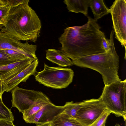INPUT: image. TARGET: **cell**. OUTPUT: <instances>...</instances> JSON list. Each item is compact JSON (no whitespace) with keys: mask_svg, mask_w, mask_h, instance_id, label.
I'll return each mask as SVG.
<instances>
[{"mask_svg":"<svg viewBox=\"0 0 126 126\" xmlns=\"http://www.w3.org/2000/svg\"><path fill=\"white\" fill-rule=\"evenodd\" d=\"M86 23L81 26L67 28L58 38L60 50L73 60L79 57L105 52L102 43L104 33L97 20L87 16Z\"/></svg>","mask_w":126,"mask_h":126,"instance_id":"1","label":"cell"},{"mask_svg":"<svg viewBox=\"0 0 126 126\" xmlns=\"http://www.w3.org/2000/svg\"><path fill=\"white\" fill-rule=\"evenodd\" d=\"M29 0L11 7L1 30L18 40L35 42L40 36L41 24L35 11L29 5Z\"/></svg>","mask_w":126,"mask_h":126,"instance_id":"2","label":"cell"},{"mask_svg":"<svg viewBox=\"0 0 126 126\" xmlns=\"http://www.w3.org/2000/svg\"><path fill=\"white\" fill-rule=\"evenodd\" d=\"M71 61L73 65L90 68L99 73L105 85L121 80L118 74L119 58L109 53L105 52L79 57Z\"/></svg>","mask_w":126,"mask_h":126,"instance_id":"3","label":"cell"},{"mask_svg":"<svg viewBox=\"0 0 126 126\" xmlns=\"http://www.w3.org/2000/svg\"><path fill=\"white\" fill-rule=\"evenodd\" d=\"M106 109L117 117L126 115V80H117L105 85L100 97Z\"/></svg>","mask_w":126,"mask_h":126,"instance_id":"4","label":"cell"},{"mask_svg":"<svg viewBox=\"0 0 126 126\" xmlns=\"http://www.w3.org/2000/svg\"><path fill=\"white\" fill-rule=\"evenodd\" d=\"M74 72L71 68L49 66L44 64V69L37 73L36 81L45 86L55 89L67 87L72 82Z\"/></svg>","mask_w":126,"mask_h":126,"instance_id":"5","label":"cell"},{"mask_svg":"<svg viewBox=\"0 0 126 126\" xmlns=\"http://www.w3.org/2000/svg\"><path fill=\"white\" fill-rule=\"evenodd\" d=\"M110 10L115 38L123 47L126 44V0H115Z\"/></svg>","mask_w":126,"mask_h":126,"instance_id":"6","label":"cell"},{"mask_svg":"<svg viewBox=\"0 0 126 126\" xmlns=\"http://www.w3.org/2000/svg\"><path fill=\"white\" fill-rule=\"evenodd\" d=\"M106 109L100 97L85 100L81 102L75 119L84 126H90Z\"/></svg>","mask_w":126,"mask_h":126,"instance_id":"7","label":"cell"},{"mask_svg":"<svg viewBox=\"0 0 126 126\" xmlns=\"http://www.w3.org/2000/svg\"><path fill=\"white\" fill-rule=\"evenodd\" d=\"M11 93L12 107L16 108L22 113L39 100L48 97L41 92L25 89L18 86L12 90Z\"/></svg>","mask_w":126,"mask_h":126,"instance_id":"8","label":"cell"},{"mask_svg":"<svg viewBox=\"0 0 126 126\" xmlns=\"http://www.w3.org/2000/svg\"><path fill=\"white\" fill-rule=\"evenodd\" d=\"M37 48L36 45L22 43L3 30H0V50H15L35 60L38 59L35 54Z\"/></svg>","mask_w":126,"mask_h":126,"instance_id":"9","label":"cell"},{"mask_svg":"<svg viewBox=\"0 0 126 126\" xmlns=\"http://www.w3.org/2000/svg\"><path fill=\"white\" fill-rule=\"evenodd\" d=\"M64 110V106H57L50 102L43 107L35 114L33 124L37 125L52 121Z\"/></svg>","mask_w":126,"mask_h":126,"instance_id":"10","label":"cell"},{"mask_svg":"<svg viewBox=\"0 0 126 126\" xmlns=\"http://www.w3.org/2000/svg\"><path fill=\"white\" fill-rule=\"evenodd\" d=\"M38 63V59L34 60L14 77L6 82L2 83L4 91H11L21 82H26L30 76L34 75Z\"/></svg>","mask_w":126,"mask_h":126,"instance_id":"11","label":"cell"},{"mask_svg":"<svg viewBox=\"0 0 126 126\" xmlns=\"http://www.w3.org/2000/svg\"><path fill=\"white\" fill-rule=\"evenodd\" d=\"M46 58L49 61L62 67L73 65L72 61L60 50L49 49L46 51Z\"/></svg>","mask_w":126,"mask_h":126,"instance_id":"12","label":"cell"},{"mask_svg":"<svg viewBox=\"0 0 126 126\" xmlns=\"http://www.w3.org/2000/svg\"><path fill=\"white\" fill-rule=\"evenodd\" d=\"M63 2L69 11L81 13L87 16L89 0H64Z\"/></svg>","mask_w":126,"mask_h":126,"instance_id":"13","label":"cell"},{"mask_svg":"<svg viewBox=\"0 0 126 126\" xmlns=\"http://www.w3.org/2000/svg\"><path fill=\"white\" fill-rule=\"evenodd\" d=\"M48 97L39 100L22 113L23 119L27 123H33L35 114L44 106L50 102Z\"/></svg>","mask_w":126,"mask_h":126,"instance_id":"14","label":"cell"},{"mask_svg":"<svg viewBox=\"0 0 126 126\" xmlns=\"http://www.w3.org/2000/svg\"><path fill=\"white\" fill-rule=\"evenodd\" d=\"M89 7L96 20L110 13V10L105 4L103 0H89Z\"/></svg>","mask_w":126,"mask_h":126,"instance_id":"15","label":"cell"},{"mask_svg":"<svg viewBox=\"0 0 126 126\" xmlns=\"http://www.w3.org/2000/svg\"><path fill=\"white\" fill-rule=\"evenodd\" d=\"M52 122L53 126H84L76 119L69 117L63 111L55 117Z\"/></svg>","mask_w":126,"mask_h":126,"instance_id":"16","label":"cell"},{"mask_svg":"<svg viewBox=\"0 0 126 126\" xmlns=\"http://www.w3.org/2000/svg\"><path fill=\"white\" fill-rule=\"evenodd\" d=\"M114 32L113 30L111 31L110 39H107L105 37L102 38V47L105 51L113 55L117 58L119 57L116 51L113 40Z\"/></svg>","mask_w":126,"mask_h":126,"instance_id":"17","label":"cell"},{"mask_svg":"<svg viewBox=\"0 0 126 126\" xmlns=\"http://www.w3.org/2000/svg\"><path fill=\"white\" fill-rule=\"evenodd\" d=\"M81 106V102L74 103L72 101L67 102L64 105L63 112L70 117L75 119Z\"/></svg>","mask_w":126,"mask_h":126,"instance_id":"18","label":"cell"},{"mask_svg":"<svg viewBox=\"0 0 126 126\" xmlns=\"http://www.w3.org/2000/svg\"><path fill=\"white\" fill-rule=\"evenodd\" d=\"M33 62H30L22 64L2 75L0 78L2 83L8 81L26 68Z\"/></svg>","mask_w":126,"mask_h":126,"instance_id":"19","label":"cell"},{"mask_svg":"<svg viewBox=\"0 0 126 126\" xmlns=\"http://www.w3.org/2000/svg\"><path fill=\"white\" fill-rule=\"evenodd\" d=\"M4 120L11 122L13 123L14 116L10 109L0 101V120Z\"/></svg>","mask_w":126,"mask_h":126,"instance_id":"20","label":"cell"},{"mask_svg":"<svg viewBox=\"0 0 126 126\" xmlns=\"http://www.w3.org/2000/svg\"><path fill=\"white\" fill-rule=\"evenodd\" d=\"M34 60L33 59L29 58L25 60L0 66V73L3 74V75L22 64L29 62H33Z\"/></svg>","mask_w":126,"mask_h":126,"instance_id":"21","label":"cell"},{"mask_svg":"<svg viewBox=\"0 0 126 126\" xmlns=\"http://www.w3.org/2000/svg\"><path fill=\"white\" fill-rule=\"evenodd\" d=\"M22 60H17L14 58L0 50V66Z\"/></svg>","mask_w":126,"mask_h":126,"instance_id":"22","label":"cell"},{"mask_svg":"<svg viewBox=\"0 0 126 126\" xmlns=\"http://www.w3.org/2000/svg\"><path fill=\"white\" fill-rule=\"evenodd\" d=\"M111 113L106 109L100 116L90 126H105L106 120Z\"/></svg>","mask_w":126,"mask_h":126,"instance_id":"23","label":"cell"},{"mask_svg":"<svg viewBox=\"0 0 126 126\" xmlns=\"http://www.w3.org/2000/svg\"><path fill=\"white\" fill-rule=\"evenodd\" d=\"M0 50L17 60H24L31 58L15 50L10 49H3Z\"/></svg>","mask_w":126,"mask_h":126,"instance_id":"24","label":"cell"},{"mask_svg":"<svg viewBox=\"0 0 126 126\" xmlns=\"http://www.w3.org/2000/svg\"><path fill=\"white\" fill-rule=\"evenodd\" d=\"M11 7L0 5V24L3 25Z\"/></svg>","mask_w":126,"mask_h":126,"instance_id":"25","label":"cell"},{"mask_svg":"<svg viewBox=\"0 0 126 126\" xmlns=\"http://www.w3.org/2000/svg\"><path fill=\"white\" fill-rule=\"evenodd\" d=\"M27 0H0V5L12 7L24 3Z\"/></svg>","mask_w":126,"mask_h":126,"instance_id":"26","label":"cell"},{"mask_svg":"<svg viewBox=\"0 0 126 126\" xmlns=\"http://www.w3.org/2000/svg\"><path fill=\"white\" fill-rule=\"evenodd\" d=\"M0 126H15L10 122L4 120H0Z\"/></svg>","mask_w":126,"mask_h":126,"instance_id":"27","label":"cell"},{"mask_svg":"<svg viewBox=\"0 0 126 126\" xmlns=\"http://www.w3.org/2000/svg\"><path fill=\"white\" fill-rule=\"evenodd\" d=\"M4 92L2 81L0 79V101H2V95Z\"/></svg>","mask_w":126,"mask_h":126,"instance_id":"28","label":"cell"},{"mask_svg":"<svg viewBox=\"0 0 126 126\" xmlns=\"http://www.w3.org/2000/svg\"><path fill=\"white\" fill-rule=\"evenodd\" d=\"M36 126H53V125L52 121H51L37 125Z\"/></svg>","mask_w":126,"mask_h":126,"instance_id":"29","label":"cell"},{"mask_svg":"<svg viewBox=\"0 0 126 126\" xmlns=\"http://www.w3.org/2000/svg\"><path fill=\"white\" fill-rule=\"evenodd\" d=\"M3 26V25L0 24V29L1 30Z\"/></svg>","mask_w":126,"mask_h":126,"instance_id":"30","label":"cell"},{"mask_svg":"<svg viewBox=\"0 0 126 126\" xmlns=\"http://www.w3.org/2000/svg\"><path fill=\"white\" fill-rule=\"evenodd\" d=\"M3 75V74L0 73V79L1 76Z\"/></svg>","mask_w":126,"mask_h":126,"instance_id":"31","label":"cell"},{"mask_svg":"<svg viewBox=\"0 0 126 126\" xmlns=\"http://www.w3.org/2000/svg\"><path fill=\"white\" fill-rule=\"evenodd\" d=\"M115 126H121L119 124H116Z\"/></svg>","mask_w":126,"mask_h":126,"instance_id":"32","label":"cell"}]
</instances>
